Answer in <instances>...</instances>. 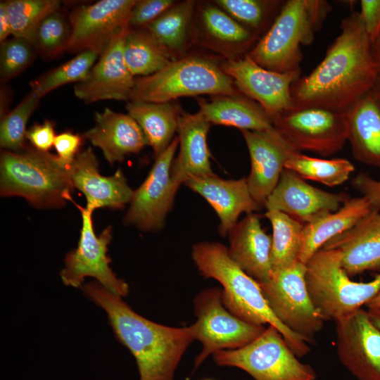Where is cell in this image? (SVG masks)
<instances>
[{
  "instance_id": "cell-1",
  "label": "cell",
  "mask_w": 380,
  "mask_h": 380,
  "mask_svg": "<svg viewBox=\"0 0 380 380\" xmlns=\"http://www.w3.org/2000/svg\"><path fill=\"white\" fill-rule=\"evenodd\" d=\"M340 28L320 63L292 84L293 109L319 108L346 112L374 87L379 74L360 12L342 19Z\"/></svg>"
},
{
  "instance_id": "cell-2",
  "label": "cell",
  "mask_w": 380,
  "mask_h": 380,
  "mask_svg": "<svg viewBox=\"0 0 380 380\" xmlns=\"http://www.w3.org/2000/svg\"><path fill=\"white\" fill-rule=\"evenodd\" d=\"M80 289L106 313L115 338L136 360L139 380H173L184 353L195 340L191 325L172 327L152 322L96 280Z\"/></svg>"
},
{
  "instance_id": "cell-3",
  "label": "cell",
  "mask_w": 380,
  "mask_h": 380,
  "mask_svg": "<svg viewBox=\"0 0 380 380\" xmlns=\"http://www.w3.org/2000/svg\"><path fill=\"white\" fill-rule=\"evenodd\" d=\"M191 258L202 276L222 286V301L230 312L251 324L274 326L298 357L310 351L308 343L276 317L258 281L231 258L227 247L215 241L199 242L192 246Z\"/></svg>"
},
{
  "instance_id": "cell-4",
  "label": "cell",
  "mask_w": 380,
  "mask_h": 380,
  "mask_svg": "<svg viewBox=\"0 0 380 380\" xmlns=\"http://www.w3.org/2000/svg\"><path fill=\"white\" fill-rule=\"evenodd\" d=\"M72 165L57 155L26 146L20 151L3 150L0 156V194L21 196L37 208H58L73 201Z\"/></svg>"
},
{
  "instance_id": "cell-5",
  "label": "cell",
  "mask_w": 380,
  "mask_h": 380,
  "mask_svg": "<svg viewBox=\"0 0 380 380\" xmlns=\"http://www.w3.org/2000/svg\"><path fill=\"white\" fill-rule=\"evenodd\" d=\"M331 11L324 0H287L274 23L247 55L278 72L300 70L301 46L310 45Z\"/></svg>"
},
{
  "instance_id": "cell-6",
  "label": "cell",
  "mask_w": 380,
  "mask_h": 380,
  "mask_svg": "<svg viewBox=\"0 0 380 380\" xmlns=\"http://www.w3.org/2000/svg\"><path fill=\"white\" fill-rule=\"evenodd\" d=\"M201 94H239L233 80L210 58L191 56L172 61L160 71L135 77L130 101L168 102Z\"/></svg>"
},
{
  "instance_id": "cell-7",
  "label": "cell",
  "mask_w": 380,
  "mask_h": 380,
  "mask_svg": "<svg viewBox=\"0 0 380 380\" xmlns=\"http://www.w3.org/2000/svg\"><path fill=\"white\" fill-rule=\"evenodd\" d=\"M310 299L324 321L335 322L360 310L380 291V273L369 282L351 280L335 249L317 251L305 263Z\"/></svg>"
},
{
  "instance_id": "cell-8",
  "label": "cell",
  "mask_w": 380,
  "mask_h": 380,
  "mask_svg": "<svg viewBox=\"0 0 380 380\" xmlns=\"http://www.w3.org/2000/svg\"><path fill=\"white\" fill-rule=\"evenodd\" d=\"M218 366L243 369L255 380H315L308 364L301 362L279 331L272 325L248 344L235 350L215 353Z\"/></svg>"
},
{
  "instance_id": "cell-9",
  "label": "cell",
  "mask_w": 380,
  "mask_h": 380,
  "mask_svg": "<svg viewBox=\"0 0 380 380\" xmlns=\"http://www.w3.org/2000/svg\"><path fill=\"white\" fill-rule=\"evenodd\" d=\"M305 264H294L273 270L270 278L258 282L272 312L289 330L308 343L324 326V319L314 306L305 283Z\"/></svg>"
},
{
  "instance_id": "cell-10",
  "label": "cell",
  "mask_w": 380,
  "mask_h": 380,
  "mask_svg": "<svg viewBox=\"0 0 380 380\" xmlns=\"http://www.w3.org/2000/svg\"><path fill=\"white\" fill-rule=\"evenodd\" d=\"M193 327L195 340L202 343V350L194 360L193 372L210 355L220 350L241 348L259 336L263 325L246 322L230 312L222 301L220 288H208L194 299Z\"/></svg>"
},
{
  "instance_id": "cell-11",
  "label": "cell",
  "mask_w": 380,
  "mask_h": 380,
  "mask_svg": "<svg viewBox=\"0 0 380 380\" xmlns=\"http://www.w3.org/2000/svg\"><path fill=\"white\" fill-rule=\"evenodd\" d=\"M275 130L294 151L329 156L348 141L346 112L319 108L292 109L274 120Z\"/></svg>"
},
{
  "instance_id": "cell-12",
  "label": "cell",
  "mask_w": 380,
  "mask_h": 380,
  "mask_svg": "<svg viewBox=\"0 0 380 380\" xmlns=\"http://www.w3.org/2000/svg\"><path fill=\"white\" fill-rule=\"evenodd\" d=\"M74 204L81 213L82 223L77 248L68 252L64 259L65 266L60 272L63 284L80 288L86 277H92L113 293L125 297L129 291V286L113 272L110 267V258L107 255L108 246L112 239L111 226L106 227L97 236L94 229L92 213Z\"/></svg>"
},
{
  "instance_id": "cell-13",
  "label": "cell",
  "mask_w": 380,
  "mask_h": 380,
  "mask_svg": "<svg viewBox=\"0 0 380 380\" xmlns=\"http://www.w3.org/2000/svg\"><path fill=\"white\" fill-rule=\"evenodd\" d=\"M136 0H101L72 10L69 15L71 36L67 51L90 50L102 55L129 30Z\"/></svg>"
},
{
  "instance_id": "cell-14",
  "label": "cell",
  "mask_w": 380,
  "mask_h": 380,
  "mask_svg": "<svg viewBox=\"0 0 380 380\" xmlns=\"http://www.w3.org/2000/svg\"><path fill=\"white\" fill-rule=\"evenodd\" d=\"M179 146L175 137L168 147L156 158L144 182L134 191L124 217L127 225L144 232H157L164 227L172 210L179 185L171 177V167Z\"/></svg>"
},
{
  "instance_id": "cell-15",
  "label": "cell",
  "mask_w": 380,
  "mask_h": 380,
  "mask_svg": "<svg viewBox=\"0 0 380 380\" xmlns=\"http://www.w3.org/2000/svg\"><path fill=\"white\" fill-rule=\"evenodd\" d=\"M239 91L260 104L273 121L293 109L291 88L300 77V70L278 72L267 70L245 53L221 65Z\"/></svg>"
},
{
  "instance_id": "cell-16",
  "label": "cell",
  "mask_w": 380,
  "mask_h": 380,
  "mask_svg": "<svg viewBox=\"0 0 380 380\" xmlns=\"http://www.w3.org/2000/svg\"><path fill=\"white\" fill-rule=\"evenodd\" d=\"M336 322L341 363L358 380H380V329L362 308Z\"/></svg>"
},
{
  "instance_id": "cell-17",
  "label": "cell",
  "mask_w": 380,
  "mask_h": 380,
  "mask_svg": "<svg viewBox=\"0 0 380 380\" xmlns=\"http://www.w3.org/2000/svg\"><path fill=\"white\" fill-rule=\"evenodd\" d=\"M350 198L345 192L331 193L312 186L284 168L264 207L267 210L284 213L305 224L324 213L338 210Z\"/></svg>"
},
{
  "instance_id": "cell-18",
  "label": "cell",
  "mask_w": 380,
  "mask_h": 380,
  "mask_svg": "<svg viewBox=\"0 0 380 380\" xmlns=\"http://www.w3.org/2000/svg\"><path fill=\"white\" fill-rule=\"evenodd\" d=\"M251 159L249 191L260 208L277 186L293 150L275 130H241Z\"/></svg>"
},
{
  "instance_id": "cell-19",
  "label": "cell",
  "mask_w": 380,
  "mask_h": 380,
  "mask_svg": "<svg viewBox=\"0 0 380 380\" xmlns=\"http://www.w3.org/2000/svg\"><path fill=\"white\" fill-rule=\"evenodd\" d=\"M124 36L99 56L85 78L73 87L75 96L86 103L101 100H130L135 77L123 56Z\"/></svg>"
},
{
  "instance_id": "cell-20",
  "label": "cell",
  "mask_w": 380,
  "mask_h": 380,
  "mask_svg": "<svg viewBox=\"0 0 380 380\" xmlns=\"http://www.w3.org/2000/svg\"><path fill=\"white\" fill-rule=\"evenodd\" d=\"M70 177L75 188L84 195L86 208L91 213L101 208L122 209L130 203L134 194L121 169L110 177L100 174L98 160L91 147L76 156Z\"/></svg>"
},
{
  "instance_id": "cell-21",
  "label": "cell",
  "mask_w": 380,
  "mask_h": 380,
  "mask_svg": "<svg viewBox=\"0 0 380 380\" xmlns=\"http://www.w3.org/2000/svg\"><path fill=\"white\" fill-rule=\"evenodd\" d=\"M322 248L340 251L342 267L349 277L366 271H380V213L372 208Z\"/></svg>"
},
{
  "instance_id": "cell-22",
  "label": "cell",
  "mask_w": 380,
  "mask_h": 380,
  "mask_svg": "<svg viewBox=\"0 0 380 380\" xmlns=\"http://www.w3.org/2000/svg\"><path fill=\"white\" fill-rule=\"evenodd\" d=\"M184 184L214 209L220 221L218 232L222 236L228 235L243 213L250 214L261 208L251 196L245 177L224 179L214 174L191 177Z\"/></svg>"
},
{
  "instance_id": "cell-23",
  "label": "cell",
  "mask_w": 380,
  "mask_h": 380,
  "mask_svg": "<svg viewBox=\"0 0 380 380\" xmlns=\"http://www.w3.org/2000/svg\"><path fill=\"white\" fill-rule=\"evenodd\" d=\"M94 120V125L82 135L101 148L110 165L122 162L126 156L139 153L148 145L142 129L129 114L106 108L95 113Z\"/></svg>"
},
{
  "instance_id": "cell-24",
  "label": "cell",
  "mask_w": 380,
  "mask_h": 380,
  "mask_svg": "<svg viewBox=\"0 0 380 380\" xmlns=\"http://www.w3.org/2000/svg\"><path fill=\"white\" fill-rule=\"evenodd\" d=\"M211 124L198 111L181 113L177 132L179 151L171 167V177L178 185L189 178L214 175L207 136Z\"/></svg>"
},
{
  "instance_id": "cell-25",
  "label": "cell",
  "mask_w": 380,
  "mask_h": 380,
  "mask_svg": "<svg viewBox=\"0 0 380 380\" xmlns=\"http://www.w3.org/2000/svg\"><path fill=\"white\" fill-rule=\"evenodd\" d=\"M231 258L258 282L268 280L272 274V236L262 229L260 215L247 214L228 234Z\"/></svg>"
},
{
  "instance_id": "cell-26",
  "label": "cell",
  "mask_w": 380,
  "mask_h": 380,
  "mask_svg": "<svg viewBox=\"0 0 380 380\" xmlns=\"http://www.w3.org/2000/svg\"><path fill=\"white\" fill-rule=\"evenodd\" d=\"M348 137L353 158L380 167V95L370 89L346 111Z\"/></svg>"
},
{
  "instance_id": "cell-27",
  "label": "cell",
  "mask_w": 380,
  "mask_h": 380,
  "mask_svg": "<svg viewBox=\"0 0 380 380\" xmlns=\"http://www.w3.org/2000/svg\"><path fill=\"white\" fill-rule=\"evenodd\" d=\"M199 112L212 125L234 127L241 130L274 129V121L255 101L239 94L216 95L210 100L198 99Z\"/></svg>"
},
{
  "instance_id": "cell-28",
  "label": "cell",
  "mask_w": 380,
  "mask_h": 380,
  "mask_svg": "<svg viewBox=\"0 0 380 380\" xmlns=\"http://www.w3.org/2000/svg\"><path fill=\"white\" fill-rule=\"evenodd\" d=\"M372 208L365 197L350 198L338 210L304 224L298 260L305 264L327 241L353 226Z\"/></svg>"
},
{
  "instance_id": "cell-29",
  "label": "cell",
  "mask_w": 380,
  "mask_h": 380,
  "mask_svg": "<svg viewBox=\"0 0 380 380\" xmlns=\"http://www.w3.org/2000/svg\"><path fill=\"white\" fill-rule=\"evenodd\" d=\"M126 109L128 114L142 129L156 158L175 138L182 110L179 105L172 101H130L127 102Z\"/></svg>"
},
{
  "instance_id": "cell-30",
  "label": "cell",
  "mask_w": 380,
  "mask_h": 380,
  "mask_svg": "<svg viewBox=\"0 0 380 380\" xmlns=\"http://www.w3.org/2000/svg\"><path fill=\"white\" fill-rule=\"evenodd\" d=\"M196 2L175 3L145 29L173 58L185 49Z\"/></svg>"
},
{
  "instance_id": "cell-31",
  "label": "cell",
  "mask_w": 380,
  "mask_h": 380,
  "mask_svg": "<svg viewBox=\"0 0 380 380\" xmlns=\"http://www.w3.org/2000/svg\"><path fill=\"white\" fill-rule=\"evenodd\" d=\"M123 56L134 77L151 75L175 61L143 28H129L124 36Z\"/></svg>"
},
{
  "instance_id": "cell-32",
  "label": "cell",
  "mask_w": 380,
  "mask_h": 380,
  "mask_svg": "<svg viewBox=\"0 0 380 380\" xmlns=\"http://www.w3.org/2000/svg\"><path fill=\"white\" fill-rule=\"evenodd\" d=\"M265 216L272 228V270L289 267L298 261L304 224L277 210H267Z\"/></svg>"
},
{
  "instance_id": "cell-33",
  "label": "cell",
  "mask_w": 380,
  "mask_h": 380,
  "mask_svg": "<svg viewBox=\"0 0 380 380\" xmlns=\"http://www.w3.org/2000/svg\"><path fill=\"white\" fill-rule=\"evenodd\" d=\"M284 168L304 180L315 181L329 187L343 184L355 171L353 164L346 158H319L294 151L289 153Z\"/></svg>"
},
{
  "instance_id": "cell-34",
  "label": "cell",
  "mask_w": 380,
  "mask_h": 380,
  "mask_svg": "<svg viewBox=\"0 0 380 380\" xmlns=\"http://www.w3.org/2000/svg\"><path fill=\"white\" fill-rule=\"evenodd\" d=\"M5 3L13 37L31 44L42 20L59 10L62 4L58 0H9Z\"/></svg>"
},
{
  "instance_id": "cell-35",
  "label": "cell",
  "mask_w": 380,
  "mask_h": 380,
  "mask_svg": "<svg viewBox=\"0 0 380 380\" xmlns=\"http://www.w3.org/2000/svg\"><path fill=\"white\" fill-rule=\"evenodd\" d=\"M99 57V55L93 51H82L67 62L31 81V91L42 99L64 84H77L85 78Z\"/></svg>"
},
{
  "instance_id": "cell-36",
  "label": "cell",
  "mask_w": 380,
  "mask_h": 380,
  "mask_svg": "<svg viewBox=\"0 0 380 380\" xmlns=\"http://www.w3.org/2000/svg\"><path fill=\"white\" fill-rule=\"evenodd\" d=\"M201 21L205 32L212 38L232 46L247 47L256 37L220 7L208 6L203 8Z\"/></svg>"
},
{
  "instance_id": "cell-37",
  "label": "cell",
  "mask_w": 380,
  "mask_h": 380,
  "mask_svg": "<svg viewBox=\"0 0 380 380\" xmlns=\"http://www.w3.org/2000/svg\"><path fill=\"white\" fill-rule=\"evenodd\" d=\"M70 36V21L58 10L42 20L32 44L43 58L53 59L67 51Z\"/></svg>"
},
{
  "instance_id": "cell-38",
  "label": "cell",
  "mask_w": 380,
  "mask_h": 380,
  "mask_svg": "<svg viewBox=\"0 0 380 380\" xmlns=\"http://www.w3.org/2000/svg\"><path fill=\"white\" fill-rule=\"evenodd\" d=\"M40 99L34 92L30 91L12 110L1 118V148L11 151H20L26 146V125Z\"/></svg>"
},
{
  "instance_id": "cell-39",
  "label": "cell",
  "mask_w": 380,
  "mask_h": 380,
  "mask_svg": "<svg viewBox=\"0 0 380 380\" xmlns=\"http://www.w3.org/2000/svg\"><path fill=\"white\" fill-rule=\"evenodd\" d=\"M218 7L257 34L265 27L272 11H280L284 1L260 0H216Z\"/></svg>"
},
{
  "instance_id": "cell-40",
  "label": "cell",
  "mask_w": 380,
  "mask_h": 380,
  "mask_svg": "<svg viewBox=\"0 0 380 380\" xmlns=\"http://www.w3.org/2000/svg\"><path fill=\"white\" fill-rule=\"evenodd\" d=\"M36 51L27 40L13 37L0 45V80L6 83L25 70L35 58Z\"/></svg>"
},
{
  "instance_id": "cell-41",
  "label": "cell",
  "mask_w": 380,
  "mask_h": 380,
  "mask_svg": "<svg viewBox=\"0 0 380 380\" xmlns=\"http://www.w3.org/2000/svg\"><path fill=\"white\" fill-rule=\"evenodd\" d=\"M175 4L173 0H136L130 13L129 27H145Z\"/></svg>"
},
{
  "instance_id": "cell-42",
  "label": "cell",
  "mask_w": 380,
  "mask_h": 380,
  "mask_svg": "<svg viewBox=\"0 0 380 380\" xmlns=\"http://www.w3.org/2000/svg\"><path fill=\"white\" fill-rule=\"evenodd\" d=\"M84 137L70 131L63 132L56 136L53 146L57 152V156L61 161L72 165L76 156L80 153Z\"/></svg>"
},
{
  "instance_id": "cell-43",
  "label": "cell",
  "mask_w": 380,
  "mask_h": 380,
  "mask_svg": "<svg viewBox=\"0 0 380 380\" xmlns=\"http://www.w3.org/2000/svg\"><path fill=\"white\" fill-rule=\"evenodd\" d=\"M54 128V122L49 120H46L42 124L34 123L27 130L26 139L35 149L49 152L53 146L56 136Z\"/></svg>"
},
{
  "instance_id": "cell-44",
  "label": "cell",
  "mask_w": 380,
  "mask_h": 380,
  "mask_svg": "<svg viewBox=\"0 0 380 380\" xmlns=\"http://www.w3.org/2000/svg\"><path fill=\"white\" fill-rule=\"evenodd\" d=\"M353 188L365 197L372 208L380 213V180L360 172L351 180Z\"/></svg>"
},
{
  "instance_id": "cell-45",
  "label": "cell",
  "mask_w": 380,
  "mask_h": 380,
  "mask_svg": "<svg viewBox=\"0 0 380 380\" xmlns=\"http://www.w3.org/2000/svg\"><path fill=\"white\" fill-rule=\"evenodd\" d=\"M360 6V14L372 43L380 32V0H362Z\"/></svg>"
},
{
  "instance_id": "cell-46",
  "label": "cell",
  "mask_w": 380,
  "mask_h": 380,
  "mask_svg": "<svg viewBox=\"0 0 380 380\" xmlns=\"http://www.w3.org/2000/svg\"><path fill=\"white\" fill-rule=\"evenodd\" d=\"M12 35L9 18L6 11L5 1L0 2V43L8 39Z\"/></svg>"
},
{
  "instance_id": "cell-47",
  "label": "cell",
  "mask_w": 380,
  "mask_h": 380,
  "mask_svg": "<svg viewBox=\"0 0 380 380\" xmlns=\"http://www.w3.org/2000/svg\"><path fill=\"white\" fill-rule=\"evenodd\" d=\"M373 59L380 77V32L372 43Z\"/></svg>"
},
{
  "instance_id": "cell-48",
  "label": "cell",
  "mask_w": 380,
  "mask_h": 380,
  "mask_svg": "<svg viewBox=\"0 0 380 380\" xmlns=\"http://www.w3.org/2000/svg\"><path fill=\"white\" fill-rule=\"evenodd\" d=\"M367 311L373 323L380 329V308L368 309Z\"/></svg>"
},
{
  "instance_id": "cell-49",
  "label": "cell",
  "mask_w": 380,
  "mask_h": 380,
  "mask_svg": "<svg viewBox=\"0 0 380 380\" xmlns=\"http://www.w3.org/2000/svg\"><path fill=\"white\" fill-rule=\"evenodd\" d=\"M365 305L367 306L368 309L380 308V291Z\"/></svg>"
},
{
  "instance_id": "cell-50",
  "label": "cell",
  "mask_w": 380,
  "mask_h": 380,
  "mask_svg": "<svg viewBox=\"0 0 380 380\" xmlns=\"http://www.w3.org/2000/svg\"><path fill=\"white\" fill-rule=\"evenodd\" d=\"M375 87L377 89V91H378V92L379 93V95H380V77L379 76V77L377 79V81L376 82Z\"/></svg>"
},
{
  "instance_id": "cell-51",
  "label": "cell",
  "mask_w": 380,
  "mask_h": 380,
  "mask_svg": "<svg viewBox=\"0 0 380 380\" xmlns=\"http://www.w3.org/2000/svg\"><path fill=\"white\" fill-rule=\"evenodd\" d=\"M202 380H215V379H202Z\"/></svg>"
}]
</instances>
